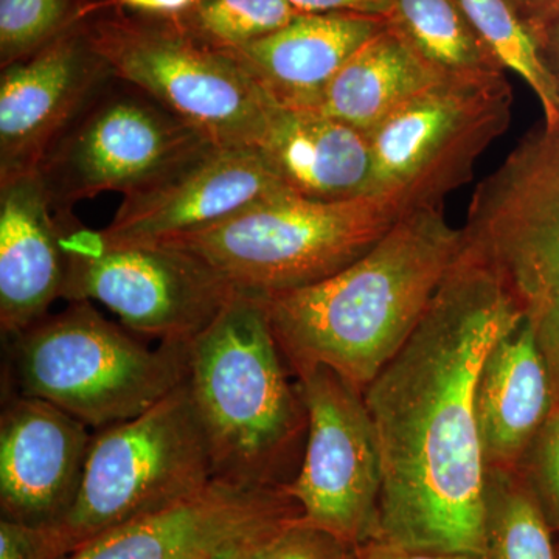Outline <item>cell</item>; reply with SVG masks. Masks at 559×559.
Masks as SVG:
<instances>
[{"mask_svg": "<svg viewBox=\"0 0 559 559\" xmlns=\"http://www.w3.org/2000/svg\"><path fill=\"white\" fill-rule=\"evenodd\" d=\"M301 13H358L384 20L392 0H288Z\"/></svg>", "mask_w": 559, "mask_h": 559, "instance_id": "30", "label": "cell"}, {"mask_svg": "<svg viewBox=\"0 0 559 559\" xmlns=\"http://www.w3.org/2000/svg\"><path fill=\"white\" fill-rule=\"evenodd\" d=\"M215 480L189 382L138 417L98 429L76 498L50 525L66 558L112 530L197 495Z\"/></svg>", "mask_w": 559, "mask_h": 559, "instance_id": "8", "label": "cell"}, {"mask_svg": "<svg viewBox=\"0 0 559 559\" xmlns=\"http://www.w3.org/2000/svg\"><path fill=\"white\" fill-rule=\"evenodd\" d=\"M411 212L409 204L388 193L344 201L285 194L212 229L159 242L207 264L235 290L270 296L344 271Z\"/></svg>", "mask_w": 559, "mask_h": 559, "instance_id": "4", "label": "cell"}, {"mask_svg": "<svg viewBox=\"0 0 559 559\" xmlns=\"http://www.w3.org/2000/svg\"><path fill=\"white\" fill-rule=\"evenodd\" d=\"M554 406L549 367L522 319L489 349L477 381L485 469H516Z\"/></svg>", "mask_w": 559, "mask_h": 559, "instance_id": "20", "label": "cell"}, {"mask_svg": "<svg viewBox=\"0 0 559 559\" xmlns=\"http://www.w3.org/2000/svg\"><path fill=\"white\" fill-rule=\"evenodd\" d=\"M90 0H0V68L28 57L83 16Z\"/></svg>", "mask_w": 559, "mask_h": 559, "instance_id": "26", "label": "cell"}, {"mask_svg": "<svg viewBox=\"0 0 559 559\" xmlns=\"http://www.w3.org/2000/svg\"><path fill=\"white\" fill-rule=\"evenodd\" d=\"M0 559H68L50 525L0 520Z\"/></svg>", "mask_w": 559, "mask_h": 559, "instance_id": "29", "label": "cell"}, {"mask_svg": "<svg viewBox=\"0 0 559 559\" xmlns=\"http://www.w3.org/2000/svg\"><path fill=\"white\" fill-rule=\"evenodd\" d=\"M462 234L533 330L559 403V123L528 131L481 180Z\"/></svg>", "mask_w": 559, "mask_h": 559, "instance_id": "6", "label": "cell"}, {"mask_svg": "<svg viewBox=\"0 0 559 559\" xmlns=\"http://www.w3.org/2000/svg\"><path fill=\"white\" fill-rule=\"evenodd\" d=\"M218 559H358L356 546L301 516L234 547Z\"/></svg>", "mask_w": 559, "mask_h": 559, "instance_id": "27", "label": "cell"}, {"mask_svg": "<svg viewBox=\"0 0 559 559\" xmlns=\"http://www.w3.org/2000/svg\"><path fill=\"white\" fill-rule=\"evenodd\" d=\"M521 320L463 242L417 329L362 392L381 460L371 539L481 558L487 469L477 381L489 349Z\"/></svg>", "mask_w": 559, "mask_h": 559, "instance_id": "1", "label": "cell"}, {"mask_svg": "<svg viewBox=\"0 0 559 559\" xmlns=\"http://www.w3.org/2000/svg\"><path fill=\"white\" fill-rule=\"evenodd\" d=\"M301 514L286 487L215 479L197 495L112 530L73 555L79 559H218Z\"/></svg>", "mask_w": 559, "mask_h": 559, "instance_id": "13", "label": "cell"}, {"mask_svg": "<svg viewBox=\"0 0 559 559\" xmlns=\"http://www.w3.org/2000/svg\"><path fill=\"white\" fill-rule=\"evenodd\" d=\"M290 193L257 148L210 146L150 189L123 198L105 231L159 242L219 226L253 205Z\"/></svg>", "mask_w": 559, "mask_h": 559, "instance_id": "14", "label": "cell"}, {"mask_svg": "<svg viewBox=\"0 0 559 559\" xmlns=\"http://www.w3.org/2000/svg\"><path fill=\"white\" fill-rule=\"evenodd\" d=\"M259 296L240 293L189 342V388L215 479L288 487L304 459L308 415Z\"/></svg>", "mask_w": 559, "mask_h": 559, "instance_id": "3", "label": "cell"}, {"mask_svg": "<svg viewBox=\"0 0 559 559\" xmlns=\"http://www.w3.org/2000/svg\"><path fill=\"white\" fill-rule=\"evenodd\" d=\"M384 21L441 79L506 75L455 0H392Z\"/></svg>", "mask_w": 559, "mask_h": 559, "instance_id": "22", "label": "cell"}, {"mask_svg": "<svg viewBox=\"0 0 559 559\" xmlns=\"http://www.w3.org/2000/svg\"><path fill=\"white\" fill-rule=\"evenodd\" d=\"M356 557L358 559H480L466 554L403 549L377 539L356 546Z\"/></svg>", "mask_w": 559, "mask_h": 559, "instance_id": "31", "label": "cell"}, {"mask_svg": "<svg viewBox=\"0 0 559 559\" xmlns=\"http://www.w3.org/2000/svg\"><path fill=\"white\" fill-rule=\"evenodd\" d=\"M503 70L520 75L535 92L544 123H559V83L538 33L511 0H455Z\"/></svg>", "mask_w": 559, "mask_h": 559, "instance_id": "23", "label": "cell"}, {"mask_svg": "<svg viewBox=\"0 0 559 559\" xmlns=\"http://www.w3.org/2000/svg\"><path fill=\"white\" fill-rule=\"evenodd\" d=\"M87 428L49 401L10 396L0 418L2 518L31 525L64 518L90 454Z\"/></svg>", "mask_w": 559, "mask_h": 559, "instance_id": "16", "label": "cell"}, {"mask_svg": "<svg viewBox=\"0 0 559 559\" xmlns=\"http://www.w3.org/2000/svg\"><path fill=\"white\" fill-rule=\"evenodd\" d=\"M216 145L148 92L109 76L81 106L36 167L55 212L105 191L150 189Z\"/></svg>", "mask_w": 559, "mask_h": 559, "instance_id": "9", "label": "cell"}, {"mask_svg": "<svg viewBox=\"0 0 559 559\" xmlns=\"http://www.w3.org/2000/svg\"><path fill=\"white\" fill-rule=\"evenodd\" d=\"M511 106L506 75L441 80L419 92L367 134L373 193L400 197L414 210L443 207L509 130Z\"/></svg>", "mask_w": 559, "mask_h": 559, "instance_id": "11", "label": "cell"}, {"mask_svg": "<svg viewBox=\"0 0 559 559\" xmlns=\"http://www.w3.org/2000/svg\"><path fill=\"white\" fill-rule=\"evenodd\" d=\"M516 471L559 543V403L533 437Z\"/></svg>", "mask_w": 559, "mask_h": 559, "instance_id": "28", "label": "cell"}, {"mask_svg": "<svg viewBox=\"0 0 559 559\" xmlns=\"http://www.w3.org/2000/svg\"><path fill=\"white\" fill-rule=\"evenodd\" d=\"M194 0H110L120 9L134 11V13L162 14L173 16L189 9Z\"/></svg>", "mask_w": 559, "mask_h": 559, "instance_id": "33", "label": "cell"}, {"mask_svg": "<svg viewBox=\"0 0 559 559\" xmlns=\"http://www.w3.org/2000/svg\"><path fill=\"white\" fill-rule=\"evenodd\" d=\"M66 285L57 213L36 171L0 179V329L13 337L46 318Z\"/></svg>", "mask_w": 559, "mask_h": 559, "instance_id": "17", "label": "cell"}, {"mask_svg": "<svg viewBox=\"0 0 559 559\" xmlns=\"http://www.w3.org/2000/svg\"><path fill=\"white\" fill-rule=\"evenodd\" d=\"M462 249V227L443 207H423L344 271L259 296L293 377L329 367L364 392L417 329Z\"/></svg>", "mask_w": 559, "mask_h": 559, "instance_id": "2", "label": "cell"}, {"mask_svg": "<svg viewBox=\"0 0 559 559\" xmlns=\"http://www.w3.org/2000/svg\"><path fill=\"white\" fill-rule=\"evenodd\" d=\"M68 559H79L75 557V555H70V557Z\"/></svg>", "mask_w": 559, "mask_h": 559, "instance_id": "35", "label": "cell"}, {"mask_svg": "<svg viewBox=\"0 0 559 559\" xmlns=\"http://www.w3.org/2000/svg\"><path fill=\"white\" fill-rule=\"evenodd\" d=\"M9 341L17 395L49 401L97 429L138 417L189 377V344L151 349L84 300Z\"/></svg>", "mask_w": 559, "mask_h": 559, "instance_id": "5", "label": "cell"}, {"mask_svg": "<svg viewBox=\"0 0 559 559\" xmlns=\"http://www.w3.org/2000/svg\"><path fill=\"white\" fill-rule=\"evenodd\" d=\"M557 547H558V555H559V543H557Z\"/></svg>", "mask_w": 559, "mask_h": 559, "instance_id": "36", "label": "cell"}, {"mask_svg": "<svg viewBox=\"0 0 559 559\" xmlns=\"http://www.w3.org/2000/svg\"><path fill=\"white\" fill-rule=\"evenodd\" d=\"M384 20L358 13H300L263 38L227 50L280 106L316 109L323 91Z\"/></svg>", "mask_w": 559, "mask_h": 559, "instance_id": "18", "label": "cell"}, {"mask_svg": "<svg viewBox=\"0 0 559 559\" xmlns=\"http://www.w3.org/2000/svg\"><path fill=\"white\" fill-rule=\"evenodd\" d=\"M300 13L288 0H194L173 16L210 46L231 50L280 31Z\"/></svg>", "mask_w": 559, "mask_h": 559, "instance_id": "25", "label": "cell"}, {"mask_svg": "<svg viewBox=\"0 0 559 559\" xmlns=\"http://www.w3.org/2000/svg\"><path fill=\"white\" fill-rule=\"evenodd\" d=\"M525 21L538 33L543 43L546 33L559 22V0H511Z\"/></svg>", "mask_w": 559, "mask_h": 559, "instance_id": "32", "label": "cell"}, {"mask_svg": "<svg viewBox=\"0 0 559 559\" xmlns=\"http://www.w3.org/2000/svg\"><path fill=\"white\" fill-rule=\"evenodd\" d=\"M81 25L114 76L148 92L218 146L259 148L274 102L230 51L175 16L134 13L110 0H90Z\"/></svg>", "mask_w": 559, "mask_h": 559, "instance_id": "7", "label": "cell"}, {"mask_svg": "<svg viewBox=\"0 0 559 559\" xmlns=\"http://www.w3.org/2000/svg\"><path fill=\"white\" fill-rule=\"evenodd\" d=\"M554 532L516 469H487L480 559H559Z\"/></svg>", "mask_w": 559, "mask_h": 559, "instance_id": "24", "label": "cell"}, {"mask_svg": "<svg viewBox=\"0 0 559 559\" xmlns=\"http://www.w3.org/2000/svg\"><path fill=\"white\" fill-rule=\"evenodd\" d=\"M55 213L66 257L62 299L98 301L127 330L160 344H189L237 293L183 250L114 240L87 229L72 210Z\"/></svg>", "mask_w": 559, "mask_h": 559, "instance_id": "10", "label": "cell"}, {"mask_svg": "<svg viewBox=\"0 0 559 559\" xmlns=\"http://www.w3.org/2000/svg\"><path fill=\"white\" fill-rule=\"evenodd\" d=\"M308 415L304 459L286 491L304 520L352 544L374 536L381 460L362 392L329 367L296 374Z\"/></svg>", "mask_w": 559, "mask_h": 559, "instance_id": "12", "label": "cell"}, {"mask_svg": "<svg viewBox=\"0 0 559 559\" xmlns=\"http://www.w3.org/2000/svg\"><path fill=\"white\" fill-rule=\"evenodd\" d=\"M109 76L81 20L0 68V179L35 171L51 142Z\"/></svg>", "mask_w": 559, "mask_h": 559, "instance_id": "15", "label": "cell"}, {"mask_svg": "<svg viewBox=\"0 0 559 559\" xmlns=\"http://www.w3.org/2000/svg\"><path fill=\"white\" fill-rule=\"evenodd\" d=\"M441 80L447 79L385 22L331 80L314 110L369 134L393 110Z\"/></svg>", "mask_w": 559, "mask_h": 559, "instance_id": "21", "label": "cell"}, {"mask_svg": "<svg viewBox=\"0 0 559 559\" xmlns=\"http://www.w3.org/2000/svg\"><path fill=\"white\" fill-rule=\"evenodd\" d=\"M543 47L551 72H554L555 79L559 83V22L544 36Z\"/></svg>", "mask_w": 559, "mask_h": 559, "instance_id": "34", "label": "cell"}, {"mask_svg": "<svg viewBox=\"0 0 559 559\" xmlns=\"http://www.w3.org/2000/svg\"><path fill=\"white\" fill-rule=\"evenodd\" d=\"M257 150L297 197L344 201L373 193L366 132L319 110L290 109L274 102Z\"/></svg>", "mask_w": 559, "mask_h": 559, "instance_id": "19", "label": "cell"}]
</instances>
